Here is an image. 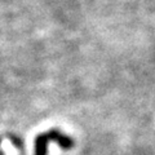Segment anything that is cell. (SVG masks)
Returning a JSON list of instances; mask_svg holds the SVG:
<instances>
[{
    "instance_id": "6da1fadb",
    "label": "cell",
    "mask_w": 155,
    "mask_h": 155,
    "mask_svg": "<svg viewBox=\"0 0 155 155\" xmlns=\"http://www.w3.org/2000/svg\"><path fill=\"white\" fill-rule=\"evenodd\" d=\"M54 141L58 143V146L64 150H70L74 147V140L69 136L61 133L57 129H51L47 132L38 134L35 138V155H47V146L48 142Z\"/></svg>"
},
{
    "instance_id": "7a4b0ae2",
    "label": "cell",
    "mask_w": 155,
    "mask_h": 155,
    "mask_svg": "<svg viewBox=\"0 0 155 155\" xmlns=\"http://www.w3.org/2000/svg\"><path fill=\"white\" fill-rule=\"evenodd\" d=\"M8 138H9V140H12V141H13V143L16 145V146H17L18 149H22L23 141H22L21 138H18L17 136H13V134H8Z\"/></svg>"
}]
</instances>
